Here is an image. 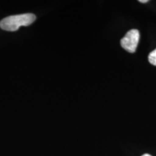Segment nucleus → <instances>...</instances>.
<instances>
[{"label": "nucleus", "mask_w": 156, "mask_h": 156, "mask_svg": "<svg viewBox=\"0 0 156 156\" xmlns=\"http://www.w3.org/2000/svg\"><path fill=\"white\" fill-rule=\"evenodd\" d=\"M140 41V32L136 29L129 30L121 40V46L129 53H134Z\"/></svg>", "instance_id": "f03ea898"}, {"label": "nucleus", "mask_w": 156, "mask_h": 156, "mask_svg": "<svg viewBox=\"0 0 156 156\" xmlns=\"http://www.w3.org/2000/svg\"><path fill=\"white\" fill-rule=\"evenodd\" d=\"M148 60L151 64L156 66V48L150 53L149 56H148Z\"/></svg>", "instance_id": "7ed1b4c3"}, {"label": "nucleus", "mask_w": 156, "mask_h": 156, "mask_svg": "<svg viewBox=\"0 0 156 156\" xmlns=\"http://www.w3.org/2000/svg\"><path fill=\"white\" fill-rule=\"evenodd\" d=\"M36 19V15L32 13L11 15L0 21V28L7 31H15L20 27L31 25Z\"/></svg>", "instance_id": "f257e3e1"}, {"label": "nucleus", "mask_w": 156, "mask_h": 156, "mask_svg": "<svg viewBox=\"0 0 156 156\" xmlns=\"http://www.w3.org/2000/svg\"><path fill=\"white\" fill-rule=\"evenodd\" d=\"M140 2H142V3H146V2H147V0H140Z\"/></svg>", "instance_id": "20e7f679"}, {"label": "nucleus", "mask_w": 156, "mask_h": 156, "mask_svg": "<svg viewBox=\"0 0 156 156\" xmlns=\"http://www.w3.org/2000/svg\"><path fill=\"white\" fill-rule=\"evenodd\" d=\"M142 156H152V155H150V154H144V155H142Z\"/></svg>", "instance_id": "39448f33"}]
</instances>
